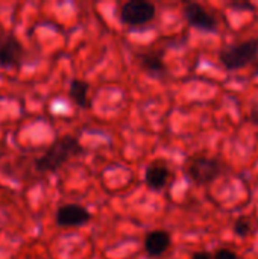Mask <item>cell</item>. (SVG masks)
Here are the masks:
<instances>
[{"instance_id": "obj_1", "label": "cell", "mask_w": 258, "mask_h": 259, "mask_svg": "<svg viewBox=\"0 0 258 259\" xmlns=\"http://www.w3.org/2000/svg\"><path fill=\"white\" fill-rule=\"evenodd\" d=\"M84 152L76 137L64 135L55 140L50 147L35 161V167L41 173H53L64 165L70 158L78 156Z\"/></svg>"}, {"instance_id": "obj_2", "label": "cell", "mask_w": 258, "mask_h": 259, "mask_svg": "<svg viewBox=\"0 0 258 259\" xmlns=\"http://www.w3.org/2000/svg\"><path fill=\"white\" fill-rule=\"evenodd\" d=\"M258 58V38H251L225 47L219 53V59L227 70H239L254 62Z\"/></svg>"}, {"instance_id": "obj_3", "label": "cell", "mask_w": 258, "mask_h": 259, "mask_svg": "<svg viewBox=\"0 0 258 259\" xmlns=\"http://www.w3.org/2000/svg\"><path fill=\"white\" fill-rule=\"evenodd\" d=\"M155 5L148 0H129L120 6V20L131 27H140L155 18Z\"/></svg>"}, {"instance_id": "obj_4", "label": "cell", "mask_w": 258, "mask_h": 259, "mask_svg": "<svg viewBox=\"0 0 258 259\" xmlns=\"http://www.w3.org/2000/svg\"><path fill=\"white\" fill-rule=\"evenodd\" d=\"M222 173V165L214 158H196L189 165V176L198 185H207L217 179Z\"/></svg>"}, {"instance_id": "obj_5", "label": "cell", "mask_w": 258, "mask_h": 259, "mask_svg": "<svg viewBox=\"0 0 258 259\" xmlns=\"http://www.w3.org/2000/svg\"><path fill=\"white\" fill-rule=\"evenodd\" d=\"M91 219V214L87 208L78 203H67L62 205L55 215V222L61 228H76L87 225Z\"/></svg>"}, {"instance_id": "obj_6", "label": "cell", "mask_w": 258, "mask_h": 259, "mask_svg": "<svg viewBox=\"0 0 258 259\" xmlns=\"http://www.w3.org/2000/svg\"><path fill=\"white\" fill-rule=\"evenodd\" d=\"M23 46L12 33L0 35V65L5 68H17L21 64Z\"/></svg>"}, {"instance_id": "obj_7", "label": "cell", "mask_w": 258, "mask_h": 259, "mask_svg": "<svg viewBox=\"0 0 258 259\" xmlns=\"http://www.w3.org/2000/svg\"><path fill=\"white\" fill-rule=\"evenodd\" d=\"M186 20L196 29L205 30V32H216L217 30V20L201 5L198 3H189L186 5L182 11Z\"/></svg>"}, {"instance_id": "obj_8", "label": "cell", "mask_w": 258, "mask_h": 259, "mask_svg": "<svg viewBox=\"0 0 258 259\" xmlns=\"http://www.w3.org/2000/svg\"><path fill=\"white\" fill-rule=\"evenodd\" d=\"M170 247V235L164 231H154L144 240V249L149 256H161Z\"/></svg>"}, {"instance_id": "obj_9", "label": "cell", "mask_w": 258, "mask_h": 259, "mask_svg": "<svg viewBox=\"0 0 258 259\" xmlns=\"http://www.w3.org/2000/svg\"><path fill=\"white\" fill-rule=\"evenodd\" d=\"M169 178H170L169 168L160 162L152 164L146 170V185L154 191L163 190L166 187V184L169 182Z\"/></svg>"}, {"instance_id": "obj_10", "label": "cell", "mask_w": 258, "mask_h": 259, "mask_svg": "<svg viewBox=\"0 0 258 259\" xmlns=\"http://www.w3.org/2000/svg\"><path fill=\"white\" fill-rule=\"evenodd\" d=\"M88 83L85 80L81 79H73L70 82V88H68V96L70 99L79 106V108H88L90 102H88Z\"/></svg>"}, {"instance_id": "obj_11", "label": "cell", "mask_w": 258, "mask_h": 259, "mask_svg": "<svg viewBox=\"0 0 258 259\" xmlns=\"http://www.w3.org/2000/svg\"><path fill=\"white\" fill-rule=\"evenodd\" d=\"M140 64L149 74L161 76V74L166 73L164 61L158 53H143V55H140Z\"/></svg>"}, {"instance_id": "obj_12", "label": "cell", "mask_w": 258, "mask_h": 259, "mask_svg": "<svg viewBox=\"0 0 258 259\" xmlns=\"http://www.w3.org/2000/svg\"><path fill=\"white\" fill-rule=\"evenodd\" d=\"M251 231H252V226L249 223L248 219L245 217H240L234 222V234L240 238H246L251 235Z\"/></svg>"}, {"instance_id": "obj_13", "label": "cell", "mask_w": 258, "mask_h": 259, "mask_svg": "<svg viewBox=\"0 0 258 259\" xmlns=\"http://www.w3.org/2000/svg\"><path fill=\"white\" fill-rule=\"evenodd\" d=\"M213 259H239V256H237L236 252H233L230 249H220V250L216 252Z\"/></svg>"}, {"instance_id": "obj_14", "label": "cell", "mask_w": 258, "mask_h": 259, "mask_svg": "<svg viewBox=\"0 0 258 259\" xmlns=\"http://www.w3.org/2000/svg\"><path fill=\"white\" fill-rule=\"evenodd\" d=\"M231 8H239V9H252L251 3H231Z\"/></svg>"}, {"instance_id": "obj_15", "label": "cell", "mask_w": 258, "mask_h": 259, "mask_svg": "<svg viewBox=\"0 0 258 259\" xmlns=\"http://www.w3.org/2000/svg\"><path fill=\"white\" fill-rule=\"evenodd\" d=\"M192 259H213L210 256V253H207V252H198V253H195Z\"/></svg>"}, {"instance_id": "obj_16", "label": "cell", "mask_w": 258, "mask_h": 259, "mask_svg": "<svg viewBox=\"0 0 258 259\" xmlns=\"http://www.w3.org/2000/svg\"><path fill=\"white\" fill-rule=\"evenodd\" d=\"M251 120H252L255 124H258V105L251 109Z\"/></svg>"}, {"instance_id": "obj_17", "label": "cell", "mask_w": 258, "mask_h": 259, "mask_svg": "<svg viewBox=\"0 0 258 259\" xmlns=\"http://www.w3.org/2000/svg\"><path fill=\"white\" fill-rule=\"evenodd\" d=\"M254 73L255 74H258V58L254 61Z\"/></svg>"}]
</instances>
